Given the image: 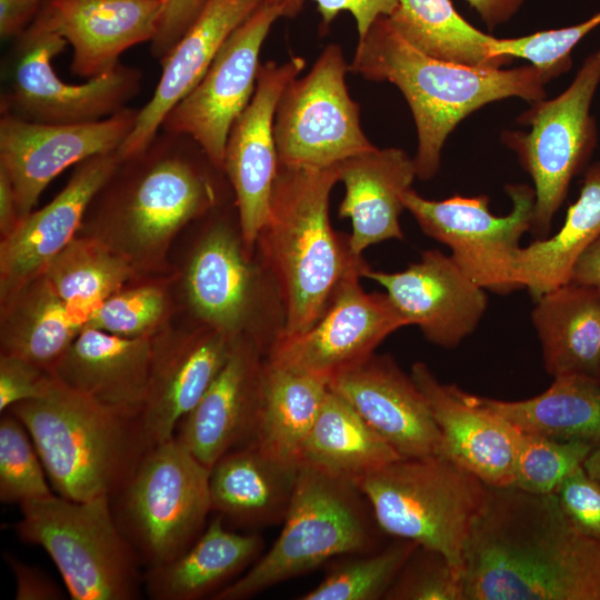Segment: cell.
<instances>
[{
  "mask_svg": "<svg viewBox=\"0 0 600 600\" xmlns=\"http://www.w3.org/2000/svg\"><path fill=\"white\" fill-rule=\"evenodd\" d=\"M466 600H600V541L554 493L496 487L464 547Z\"/></svg>",
  "mask_w": 600,
  "mask_h": 600,
  "instance_id": "cell-1",
  "label": "cell"
},
{
  "mask_svg": "<svg viewBox=\"0 0 600 600\" xmlns=\"http://www.w3.org/2000/svg\"><path fill=\"white\" fill-rule=\"evenodd\" d=\"M339 182L338 164L292 168L279 164L268 218L258 247L283 310L280 334L307 331L324 313L344 278L370 266L350 248L349 236L330 223L329 198Z\"/></svg>",
  "mask_w": 600,
  "mask_h": 600,
  "instance_id": "cell-2",
  "label": "cell"
},
{
  "mask_svg": "<svg viewBox=\"0 0 600 600\" xmlns=\"http://www.w3.org/2000/svg\"><path fill=\"white\" fill-rule=\"evenodd\" d=\"M350 70L369 80L389 81L402 92L417 128L413 161L421 180L436 176L448 136L466 117L504 98L543 100L548 82L531 64L479 68L430 57L408 43L388 17L377 19L359 39Z\"/></svg>",
  "mask_w": 600,
  "mask_h": 600,
  "instance_id": "cell-3",
  "label": "cell"
},
{
  "mask_svg": "<svg viewBox=\"0 0 600 600\" xmlns=\"http://www.w3.org/2000/svg\"><path fill=\"white\" fill-rule=\"evenodd\" d=\"M7 411L24 424L58 496L112 498L151 447L139 417L108 409L57 378L49 392Z\"/></svg>",
  "mask_w": 600,
  "mask_h": 600,
  "instance_id": "cell-4",
  "label": "cell"
},
{
  "mask_svg": "<svg viewBox=\"0 0 600 600\" xmlns=\"http://www.w3.org/2000/svg\"><path fill=\"white\" fill-rule=\"evenodd\" d=\"M282 522L272 547L212 599L246 600L327 561L372 552L381 531L356 482L307 463Z\"/></svg>",
  "mask_w": 600,
  "mask_h": 600,
  "instance_id": "cell-5",
  "label": "cell"
},
{
  "mask_svg": "<svg viewBox=\"0 0 600 600\" xmlns=\"http://www.w3.org/2000/svg\"><path fill=\"white\" fill-rule=\"evenodd\" d=\"M356 484L382 532L440 552L462 573L490 486L447 456L402 458Z\"/></svg>",
  "mask_w": 600,
  "mask_h": 600,
  "instance_id": "cell-6",
  "label": "cell"
},
{
  "mask_svg": "<svg viewBox=\"0 0 600 600\" xmlns=\"http://www.w3.org/2000/svg\"><path fill=\"white\" fill-rule=\"evenodd\" d=\"M184 136L163 131L140 153L124 159L130 174L101 213L107 242L133 267L156 260L191 220L211 209L216 189L182 149Z\"/></svg>",
  "mask_w": 600,
  "mask_h": 600,
  "instance_id": "cell-7",
  "label": "cell"
},
{
  "mask_svg": "<svg viewBox=\"0 0 600 600\" xmlns=\"http://www.w3.org/2000/svg\"><path fill=\"white\" fill-rule=\"evenodd\" d=\"M22 542L52 559L72 600H134L142 567L113 514L111 498L77 501L58 494L20 504Z\"/></svg>",
  "mask_w": 600,
  "mask_h": 600,
  "instance_id": "cell-8",
  "label": "cell"
},
{
  "mask_svg": "<svg viewBox=\"0 0 600 600\" xmlns=\"http://www.w3.org/2000/svg\"><path fill=\"white\" fill-rule=\"evenodd\" d=\"M210 469L173 437L151 446L111 498L114 518L146 569L184 552L212 511Z\"/></svg>",
  "mask_w": 600,
  "mask_h": 600,
  "instance_id": "cell-9",
  "label": "cell"
},
{
  "mask_svg": "<svg viewBox=\"0 0 600 600\" xmlns=\"http://www.w3.org/2000/svg\"><path fill=\"white\" fill-rule=\"evenodd\" d=\"M600 83V48L586 58L571 84L558 97L532 103L519 122L529 132L504 131L534 184L532 228L543 238L566 199L570 182L589 159L597 141L590 107Z\"/></svg>",
  "mask_w": 600,
  "mask_h": 600,
  "instance_id": "cell-10",
  "label": "cell"
},
{
  "mask_svg": "<svg viewBox=\"0 0 600 600\" xmlns=\"http://www.w3.org/2000/svg\"><path fill=\"white\" fill-rule=\"evenodd\" d=\"M17 38L1 113L42 123L98 121L127 108L140 89L141 72L121 63L81 84L62 81L51 61L68 42L41 10Z\"/></svg>",
  "mask_w": 600,
  "mask_h": 600,
  "instance_id": "cell-11",
  "label": "cell"
},
{
  "mask_svg": "<svg viewBox=\"0 0 600 600\" xmlns=\"http://www.w3.org/2000/svg\"><path fill=\"white\" fill-rule=\"evenodd\" d=\"M342 49L328 44L310 71L294 78L276 109L273 132L280 166L328 168L373 149L349 94Z\"/></svg>",
  "mask_w": 600,
  "mask_h": 600,
  "instance_id": "cell-12",
  "label": "cell"
},
{
  "mask_svg": "<svg viewBox=\"0 0 600 600\" xmlns=\"http://www.w3.org/2000/svg\"><path fill=\"white\" fill-rule=\"evenodd\" d=\"M512 208L494 216L487 196H454L429 200L411 188L402 196L404 209L421 230L451 250L459 268L484 290L509 293L521 289L516 278L520 239L531 230L536 196L527 184L506 187Z\"/></svg>",
  "mask_w": 600,
  "mask_h": 600,
  "instance_id": "cell-13",
  "label": "cell"
},
{
  "mask_svg": "<svg viewBox=\"0 0 600 600\" xmlns=\"http://www.w3.org/2000/svg\"><path fill=\"white\" fill-rule=\"evenodd\" d=\"M280 8L258 7L226 39L198 84L166 116L161 129L193 140L222 170L230 130L249 104L257 84L259 53Z\"/></svg>",
  "mask_w": 600,
  "mask_h": 600,
  "instance_id": "cell-14",
  "label": "cell"
},
{
  "mask_svg": "<svg viewBox=\"0 0 600 600\" xmlns=\"http://www.w3.org/2000/svg\"><path fill=\"white\" fill-rule=\"evenodd\" d=\"M361 278L359 271L349 273L321 318L302 333L279 334L264 358L329 383L366 362L392 332L409 327L389 296L366 292Z\"/></svg>",
  "mask_w": 600,
  "mask_h": 600,
  "instance_id": "cell-15",
  "label": "cell"
},
{
  "mask_svg": "<svg viewBox=\"0 0 600 600\" xmlns=\"http://www.w3.org/2000/svg\"><path fill=\"white\" fill-rule=\"evenodd\" d=\"M137 114L138 110L124 108L98 121L42 123L1 113L0 169L13 188L20 220L64 169L118 151L133 129Z\"/></svg>",
  "mask_w": 600,
  "mask_h": 600,
  "instance_id": "cell-16",
  "label": "cell"
},
{
  "mask_svg": "<svg viewBox=\"0 0 600 600\" xmlns=\"http://www.w3.org/2000/svg\"><path fill=\"white\" fill-rule=\"evenodd\" d=\"M184 289L203 326L232 339H252L249 328L258 321L261 310L266 311L270 302L281 304L267 269L253 262L241 234L223 222L213 224L194 249Z\"/></svg>",
  "mask_w": 600,
  "mask_h": 600,
  "instance_id": "cell-17",
  "label": "cell"
},
{
  "mask_svg": "<svg viewBox=\"0 0 600 600\" xmlns=\"http://www.w3.org/2000/svg\"><path fill=\"white\" fill-rule=\"evenodd\" d=\"M304 66L301 57L281 64L272 61L260 64L254 93L234 121L227 140L222 170L236 194L240 234L250 258L268 218L279 169L273 132L276 109L286 87Z\"/></svg>",
  "mask_w": 600,
  "mask_h": 600,
  "instance_id": "cell-18",
  "label": "cell"
},
{
  "mask_svg": "<svg viewBox=\"0 0 600 600\" xmlns=\"http://www.w3.org/2000/svg\"><path fill=\"white\" fill-rule=\"evenodd\" d=\"M362 278L382 286L409 324L442 348H454L471 334L487 310L486 290L439 250L424 251L398 272L369 267Z\"/></svg>",
  "mask_w": 600,
  "mask_h": 600,
  "instance_id": "cell-19",
  "label": "cell"
},
{
  "mask_svg": "<svg viewBox=\"0 0 600 600\" xmlns=\"http://www.w3.org/2000/svg\"><path fill=\"white\" fill-rule=\"evenodd\" d=\"M118 152L77 164L67 186L43 208L22 218L0 244L1 301L43 274L76 237L86 211L117 170Z\"/></svg>",
  "mask_w": 600,
  "mask_h": 600,
  "instance_id": "cell-20",
  "label": "cell"
},
{
  "mask_svg": "<svg viewBox=\"0 0 600 600\" xmlns=\"http://www.w3.org/2000/svg\"><path fill=\"white\" fill-rule=\"evenodd\" d=\"M402 458L446 456L428 401L388 354H373L329 382Z\"/></svg>",
  "mask_w": 600,
  "mask_h": 600,
  "instance_id": "cell-21",
  "label": "cell"
},
{
  "mask_svg": "<svg viewBox=\"0 0 600 600\" xmlns=\"http://www.w3.org/2000/svg\"><path fill=\"white\" fill-rule=\"evenodd\" d=\"M237 339L206 326L153 341L149 387L139 419L151 446L172 439L228 360Z\"/></svg>",
  "mask_w": 600,
  "mask_h": 600,
  "instance_id": "cell-22",
  "label": "cell"
},
{
  "mask_svg": "<svg viewBox=\"0 0 600 600\" xmlns=\"http://www.w3.org/2000/svg\"><path fill=\"white\" fill-rule=\"evenodd\" d=\"M263 354L251 338H238L216 379L178 424L176 439L209 469L251 440Z\"/></svg>",
  "mask_w": 600,
  "mask_h": 600,
  "instance_id": "cell-23",
  "label": "cell"
},
{
  "mask_svg": "<svg viewBox=\"0 0 600 600\" xmlns=\"http://www.w3.org/2000/svg\"><path fill=\"white\" fill-rule=\"evenodd\" d=\"M411 377L426 397L444 443V454L488 486H512L519 429L466 396L443 384L423 362Z\"/></svg>",
  "mask_w": 600,
  "mask_h": 600,
  "instance_id": "cell-24",
  "label": "cell"
},
{
  "mask_svg": "<svg viewBox=\"0 0 600 600\" xmlns=\"http://www.w3.org/2000/svg\"><path fill=\"white\" fill-rule=\"evenodd\" d=\"M263 0H206L193 23L160 61L162 73L151 99L138 110L133 129L118 149L121 160L143 151L169 111L202 79L230 33Z\"/></svg>",
  "mask_w": 600,
  "mask_h": 600,
  "instance_id": "cell-25",
  "label": "cell"
},
{
  "mask_svg": "<svg viewBox=\"0 0 600 600\" xmlns=\"http://www.w3.org/2000/svg\"><path fill=\"white\" fill-rule=\"evenodd\" d=\"M163 0H49L41 12L72 47L71 70L88 79L119 62L132 46L151 41Z\"/></svg>",
  "mask_w": 600,
  "mask_h": 600,
  "instance_id": "cell-26",
  "label": "cell"
},
{
  "mask_svg": "<svg viewBox=\"0 0 600 600\" xmlns=\"http://www.w3.org/2000/svg\"><path fill=\"white\" fill-rule=\"evenodd\" d=\"M154 336L123 338L82 326L53 376L116 412L139 417L143 408Z\"/></svg>",
  "mask_w": 600,
  "mask_h": 600,
  "instance_id": "cell-27",
  "label": "cell"
},
{
  "mask_svg": "<svg viewBox=\"0 0 600 600\" xmlns=\"http://www.w3.org/2000/svg\"><path fill=\"white\" fill-rule=\"evenodd\" d=\"M338 169L346 189L338 212L351 221V251L362 257L372 244L403 239L399 217L402 196L417 177L413 158L399 148L374 147L341 161Z\"/></svg>",
  "mask_w": 600,
  "mask_h": 600,
  "instance_id": "cell-28",
  "label": "cell"
},
{
  "mask_svg": "<svg viewBox=\"0 0 600 600\" xmlns=\"http://www.w3.org/2000/svg\"><path fill=\"white\" fill-rule=\"evenodd\" d=\"M300 463L278 460L251 443L223 454L211 468L212 511L240 527L282 522Z\"/></svg>",
  "mask_w": 600,
  "mask_h": 600,
  "instance_id": "cell-29",
  "label": "cell"
},
{
  "mask_svg": "<svg viewBox=\"0 0 600 600\" xmlns=\"http://www.w3.org/2000/svg\"><path fill=\"white\" fill-rule=\"evenodd\" d=\"M224 522L218 514L184 552L146 569L143 587L149 598L198 600L214 596L251 566L261 553L262 538L228 530Z\"/></svg>",
  "mask_w": 600,
  "mask_h": 600,
  "instance_id": "cell-30",
  "label": "cell"
},
{
  "mask_svg": "<svg viewBox=\"0 0 600 600\" xmlns=\"http://www.w3.org/2000/svg\"><path fill=\"white\" fill-rule=\"evenodd\" d=\"M536 328L547 372L554 377L600 371V293L569 282L534 300Z\"/></svg>",
  "mask_w": 600,
  "mask_h": 600,
  "instance_id": "cell-31",
  "label": "cell"
},
{
  "mask_svg": "<svg viewBox=\"0 0 600 600\" xmlns=\"http://www.w3.org/2000/svg\"><path fill=\"white\" fill-rule=\"evenodd\" d=\"M517 429L560 441L600 444V381L584 374H563L541 394L504 401L466 392Z\"/></svg>",
  "mask_w": 600,
  "mask_h": 600,
  "instance_id": "cell-32",
  "label": "cell"
},
{
  "mask_svg": "<svg viewBox=\"0 0 600 600\" xmlns=\"http://www.w3.org/2000/svg\"><path fill=\"white\" fill-rule=\"evenodd\" d=\"M329 383L263 359L259 402L249 443L286 462L300 463L299 457Z\"/></svg>",
  "mask_w": 600,
  "mask_h": 600,
  "instance_id": "cell-33",
  "label": "cell"
},
{
  "mask_svg": "<svg viewBox=\"0 0 600 600\" xmlns=\"http://www.w3.org/2000/svg\"><path fill=\"white\" fill-rule=\"evenodd\" d=\"M1 303V354L22 358L52 373L82 323L43 274Z\"/></svg>",
  "mask_w": 600,
  "mask_h": 600,
  "instance_id": "cell-34",
  "label": "cell"
},
{
  "mask_svg": "<svg viewBox=\"0 0 600 600\" xmlns=\"http://www.w3.org/2000/svg\"><path fill=\"white\" fill-rule=\"evenodd\" d=\"M402 457L342 397L329 389L299 462L353 482Z\"/></svg>",
  "mask_w": 600,
  "mask_h": 600,
  "instance_id": "cell-35",
  "label": "cell"
},
{
  "mask_svg": "<svg viewBox=\"0 0 600 600\" xmlns=\"http://www.w3.org/2000/svg\"><path fill=\"white\" fill-rule=\"evenodd\" d=\"M599 237L600 163H594L559 231L520 248L514 267L517 281L533 300L569 283L576 262Z\"/></svg>",
  "mask_w": 600,
  "mask_h": 600,
  "instance_id": "cell-36",
  "label": "cell"
},
{
  "mask_svg": "<svg viewBox=\"0 0 600 600\" xmlns=\"http://www.w3.org/2000/svg\"><path fill=\"white\" fill-rule=\"evenodd\" d=\"M388 19L408 43L430 57L479 68L510 62L491 54L492 36L470 24L450 0H398Z\"/></svg>",
  "mask_w": 600,
  "mask_h": 600,
  "instance_id": "cell-37",
  "label": "cell"
},
{
  "mask_svg": "<svg viewBox=\"0 0 600 600\" xmlns=\"http://www.w3.org/2000/svg\"><path fill=\"white\" fill-rule=\"evenodd\" d=\"M132 263L100 238H74L46 268L43 276L82 323L107 298L122 289Z\"/></svg>",
  "mask_w": 600,
  "mask_h": 600,
  "instance_id": "cell-38",
  "label": "cell"
},
{
  "mask_svg": "<svg viewBox=\"0 0 600 600\" xmlns=\"http://www.w3.org/2000/svg\"><path fill=\"white\" fill-rule=\"evenodd\" d=\"M418 547L396 539L383 549L339 557L323 579L300 600H378L383 599L401 568Z\"/></svg>",
  "mask_w": 600,
  "mask_h": 600,
  "instance_id": "cell-39",
  "label": "cell"
},
{
  "mask_svg": "<svg viewBox=\"0 0 600 600\" xmlns=\"http://www.w3.org/2000/svg\"><path fill=\"white\" fill-rule=\"evenodd\" d=\"M594 447L519 430L512 487L536 494L554 493L569 473L583 466Z\"/></svg>",
  "mask_w": 600,
  "mask_h": 600,
  "instance_id": "cell-40",
  "label": "cell"
},
{
  "mask_svg": "<svg viewBox=\"0 0 600 600\" xmlns=\"http://www.w3.org/2000/svg\"><path fill=\"white\" fill-rule=\"evenodd\" d=\"M40 454L24 424L10 411L0 419V500L18 503L53 496Z\"/></svg>",
  "mask_w": 600,
  "mask_h": 600,
  "instance_id": "cell-41",
  "label": "cell"
},
{
  "mask_svg": "<svg viewBox=\"0 0 600 600\" xmlns=\"http://www.w3.org/2000/svg\"><path fill=\"white\" fill-rule=\"evenodd\" d=\"M600 24V11L581 23L539 31L518 38L492 37L490 52L497 58H521L537 68L547 81L571 68V51L591 30Z\"/></svg>",
  "mask_w": 600,
  "mask_h": 600,
  "instance_id": "cell-42",
  "label": "cell"
},
{
  "mask_svg": "<svg viewBox=\"0 0 600 600\" xmlns=\"http://www.w3.org/2000/svg\"><path fill=\"white\" fill-rule=\"evenodd\" d=\"M167 310L164 292L156 286L119 290L92 310L83 326L123 338L153 336Z\"/></svg>",
  "mask_w": 600,
  "mask_h": 600,
  "instance_id": "cell-43",
  "label": "cell"
},
{
  "mask_svg": "<svg viewBox=\"0 0 600 600\" xmlns=\"http://www.w3.org/2000/svg\"><path fill=\"white\" fill-rule=\"evenodd\" d=\"M383 599L466 600L462 573L440 552L418 546Z\"/></svg>",
  "mask_w": 600,
  "mask_h": 600,
  "instance_id": "cell-44",
  "label": "cell"
},
{
  "mask_svg": "<svg viewBox=\"0 0 600 600\" xmlns=\"http://www.w3.org/2000/svg\"><path fill=\"white\" fill-rule=\"evenodd\" d=\"M554 494L572 526L600 541V482L580 466L561 481Z\"/></svg>",
  "mask_w": 600,
  "mask_h": 600,
  "instance_id": "cell-45",
  "label": "cell"
},
{
  "mask_svg": "<svg viewBox=\"0 0 600 600\" xmlns=\"http://www.w3.org/2000/svg\"><path fill=\"white\" fill-rule=\"evenodd\" d=\"M56 377L22 358L9 354L0 357V411L12 406L44 397Z\"/></svg>",
  "mask_w": 600,
  "mask_h": 600,
  "instance_id": "cell-46",
  "label": "cell"
},
{
  "mask_svg": "<svg viewBox=\"0 0 600 600\" xmlns=\"http://www.w3.org/2000/svg\"><path fill=\"white\" fill-rule=\"evenodd\" d=\"M206 0H163L151 51L161 61L193 23Z\"/></svg>",
  "mask_w": 600,
  "mask_h": 600,
  "instance_id": "cell-47",
  "label": "cell"
},
{
  "mask_svg": "<svg viewBox=\"0 0 600 600\" xmlns=\"http://www.w3.org/2000/svg\"><path fill=\"white\" fill-rule=\"evenodd\" d=\"M321 16L322 26L328 27L336 17L347 11L356 20L359 39L363 38L373 22L380 17L391 16L398 0H313Z\"/></svg>",
  "mask_w": 600,
  "mask_h": 600,
  "instance_id": "cell-48",
  "label": "cell"
},
{
  "mask_svg": "<svg viewBox=\"0 0 600 600\" xmlns=\"http://www.w3.org/2000/svg\"><path fill=\"white\" fill-rule=\"evenodd\" d=\"M16 580V600H62L66 594L41 569L32 567L9 552L3 553Z\"/></svg>",
  "mask_w": 600,
  "mask_h": 600,
  "instance_id": "cell-49",
  "label": "cell"
},
{
  "mask_svg": "<svg viewBox=\"0 0 600 600\" xmlns=\"http://www.w3.org/2000/svg\"><path fill=\"white\" fill-rule=\"evenodd\" d=\"M41 0H0V34L2 39L19 37L40 10Z\"/></svg>",
  "mask_w": 600,
  "mask_h": 600,
  "instance_id": "cell-50",
  "label": "cell"
},
{
  "mask_svg": "<svg viewBox=\"0 0 600 600\" xmlns=\"http://www.w3.org/2000/svg\"><path fill=\"white\" fill-rule=\"evenodd\" d=\"M490 30L510 21L527 0H466Z\"/></svg>",
  "mask_w": 600,
  "mask_h": 600,
  "instance_id": "cell-51",
  "label": "cell"
},
{
  "mask_svg": "<svg viewBox=\"0 0 600 600\" xmlns=\"http://www.w3.org/2000/svg\"><path fill=\"white\" fill-rule=\"evenodd\" d=\"M570 282L589 287L600 293V237L576 262Z\"/></svg>",
  "mask_w": 600,
  "mask_h": 600,
  "instance_id": "cell-52",
  "label": "cell"
},
{
  "mask_svg": "<svg viewBox=\"0 0 600 600\" xmlns=\"http://www.w3.org/2000/svg\"><path fill=\"white\" fill-rule=\"evenodd\" d=\"M19 221L13 188L6 172L0 169V231L2 238L9 236Z\"/></svg>",
  "mask_w": 600,
  "mask_h": 600,
  "instance_id": "cell-53",
  "label": "cell"
},
{
  "mask_svg": "<svg viewBox=\"0 0 600 600\" xmlns=\"http://www.w3.org/2000/svg\"><path fill=\"white\" fill-rule=\"evenodd\" d=\"M303 1L304 0H263L267 4L280 8L283 17L297 16L302 8Z\"/></svg>",
  "mask_w": 600,
  "mask_h": 600,
  "instance_id": "cell-54",
  "label": "cell"
},
{
  "mask_svg": "<svg viewBox=\"0 0 600 600\" xmlns=\"http://www.w3.org/2000/svg\"><path fill=\"white\" fill-rule=\"evenodd\" d=\"M586 471L600 482V444H597L583 462Z\"/></svg>",
  "mask_w": 600,
  "mask_h": 600,
  "instance_id": "cell-55",
  "label": "cell"
},
{
  "mask_svg": "<svg viewBox=\"0 0 600 600\" xmlns=\"http://www.w3.org/2000/svg\"><path fill=\"white\" fill-rule=\"evenodd\" d=\"M598 379H599V381H600V371H599V376H598Z\"/></svg>",
  "mask_w": 600,
  "mask_h": 600,
  "instance_id": "cell-56",
  "label": "cell"
}]
</instances>
